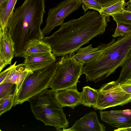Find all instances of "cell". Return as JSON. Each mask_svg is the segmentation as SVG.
<instances>
[{
  "mask_svg": "<svg viewBox=\"0 0 131 131\" xmlns=\"http://www.w3.org/2000/svg\"><path fill=\"white\" fill-rule=\"evenodd\" d=\"M82 89V105L89 107L95 106L98 99V90L87 86L83 87Z\"/></svg>",
  "mask_w": 131,
  "mask_h": 131,
  "instance_id": "17",
  "label": "cell"
},
{
  "mask_svg": "<svg viewBox=\"0 0 131 131\" xmlns=\"http://www.w3.org/2000/svg\"><path fill=\"white\" fill-rule=\"evenodd\" d=\"M85 12L89 9L97 11L99 12L102 8L101 4L96 0H78Z\"/></svg>",
  "mask_w": 131,
  "mask_h": 131,
  "instance_id": "22",
  "label": "cell"
},
{
  "mask_svg": "<svg viewBox=\"0 0 131 131\" xmlns=\"http://www.w3.org/2000/svg\"><path fill=\"white\" fill-rule=\"evenodd\" d=\"M102 4V8L114 4L121 0H96Z\"/></svg>",
  "mask_w": 131,
  "mask_h": 131,
  "instance_id": "28",
  "label": "cell"
},
{
  "mask_svg": "<svg viewBox=\"0 0 131 131\" xmlns=\"http://www.w3.org/2000/svg\"><path fill=\"white\" fill-rule=\"evenodd\" d=\"M84 64L68 55L57 59L49 87L55 91L77 86Z\"/></svg>",
  "mask_w": 131,
  "mask_h": 131,
  "instance_id": "5",
  "label": "cell"
},
{
  "mask_svg": "<svg viewBox=\"0 0 131 131\" xmlns=\"http://www.w3.org/2000/svg\"><path fill=\"white\" fill-rule=\"evenodd\" d=\"M102 121L118 128L131 127V109L99 111Z\"/></svg>",
  "mask_w": 131,
  "mask_h": 131,
  "instance_id": "9",
  "label": "cell"
},
{
  "mask_svg": "<svg viewBox=\"0 0 131 131\" xmlns=\"http://www.w3.org/2000/svg\"><path fill=\"white\" fill-rule=\"evenodd\" d=\"M17 0H8L3 10L0 12V29L7 30L8 20L12 14Z\"/></svg>",
  "mask_w": 131,
  "mask_h": 131,
  "instance_id": "18",
  "label": "cell"
},
{
  "mask_svg": "<svg viewBox=\"0 0 131 131\" xmlns=\"http://www.w3.org/2000/svg\"><path fill=\"white\" fill-rule=\"evenodd\" d=\"M106 127L101 124L94 111L85 114L84 116L75 121L71 128L64 131H105Z\"/></svg>",
  "mask_w": 131,
  "mask_h": 131,
  "instance_id": "10",
  "label": "cell"
},
{
  "mask_svg": "<svg viewBox=\"0 0 131 131\" xmlns=\"http://www.w3.org/2000/svg\"><path fill=\"white\" fill-rule=\"evenodd\" d=\"M8 0H0V12H1Z\"/></svg>",
  "mask_w": 131,
  "mask_h": 131,
  "instance_id": "29",
  "label": "cell"
},
{
  "mask_svg": "<svg viewBox=\"0 0 131 131\" xmlns=\"http://www.w3.org/2000/svg\"><path fill=\"white\" fill-rule=\"evenodd\" d=\"M116 24L117 27L112 37L116 38L131 34V25L121 23Z\"/></svg>",
  "mask_w": 131,
  "mask_h": 131,
  "instance_id": "24",
  "label": "cell"
},
{
  "mask_svg": "<svg viewBox=\"0 0 131 131\" xmlns=\"http://www.w3.org/2000/svg\"><path fill=\"white\" fill-rule=\"evenodd\" d=\"M98 91L96 104L92 107L94 110H102L117 106H123L131 102V94L125 91L116 81L103 84Z\"/></svg>",
  "mask_w": 131,
  "mask_h": 131,
  "instance_id": "7",
  "label": "cell"
},
{
  "mask_svg": "<svg viewBox=\"0 0 131 131\" xmlns=\"http://www.w3.org/2000/svg\"><path fill=\"white\" fill-rule=\"evenodd\" d=\"M45 0H25L14 10L8 21L7 29L14 44V57L21 56L30 41L42 40L41 29L45 13Z\"/></svg>",
  "mask_w": 131,
  "mask_h": 131,
  "instance_id": "2",
  "label": "cell"
},
{
  "mask_svg": "<svg viewBox=\"0 0 131 131\" xmlns=\"http://www.w3.org/2000/svg\"><path fill=\"white\" fill-rule=\"evenodd\" d=\"M110 17L89 11L80 18L64 22L52 35L43 40L51 46L56 56H72L83 45L105 31Z\"/></svg>",
  "mask_w": 131,
  "mask_h": 131,
  "instance_id": "1",
  "label": "cell"
},
{
  "mask_svg": "<svg viewBox=\"0 0 131 131\" xmlns=\"http://www.w3.org/2000/svg\"><path fill=\"white\" fill-rule=\"evenodd\" d=\"M51 52L52 48L49 44L43 40L36 39L30 41L25 52L21 57L25 58L32 55Z\"/></svg>",
  "mask_w": 131,
  "mask_h": 131,
  "instance_id": "16",
  "label": "cell"
},
{
  "mask_svg": "<svg viewBox=\"0 0 131 131\" xmlns=\"http://www.w3.org/2000/svg\"><path fill=\"white\" fill-rule=\"evenodd\" d=\"M12 65H11L8 68L5 70L1 72L0 74V84L3 83L6 78L11 69Z\"/></svg>",
  "mask_w": 131,
  "mask_h": 131,
  "instance_id": "27",
  "label": "cell"
},
{
  "mask_svg": "<svg viewBox=\"0 0 131 131\" xmlns=\"http://www.w3.org/2000/svg\"><path fill=\"white\" fill-rule=\"evenodd\" d=\"M81 5L78 0H64L50 9L45 26L42 30L43 34L48 35L56 27L61 25L66 18L78 9Z\"/></svg>",
  "mask_w": 131,
  "mask_h": 131,
  "instance_id": "8",
  "label": "cell"
},
{
  "mask_svg": "<svg viewBox=\"0 0 131 131\" xmlns=\"http://www.w3.org/2000/svg\"><path fill=\"white\" fill-rule=\"evenodd\" d=\"M126 8H125V9L128 11H131V3L126 4Z\"/></svg>",
  "mask_w": 131,
  "mask_h": 131,
  "instance_id": "31",
  "label": "cell"
},
{
  "mask_svg": "<svg viewBox=\"0 0 131 131\" xmlns=\"http://www.w3.org/2000/svg\"><path fill=\"white\" fill-rule=\"evenodd\" d=\"M114 131H131V127L123 128H118Z\"/></svg>",
  "mask_w": 131,
  "mask_h": 131,
  "instance_id": "30",
  "label": "cell"
},
{
  "mask_svg": "<svg viewBox=\"0 0 131 131\" xmlns=\"http://www.w3.org/2000/svg\"><path fill=\"white\" fill-rule=\"evenodd\" d=\"M116 38L105 44L98 58L83 66L87 81L104 80L124 64L131 52V34Z\"/></svg>",
  "mask_w": 131,
  "mask_h": 131,
  "instance_id": "3",
  "label": "cell"
},
{
  "mask_svg": "<svg viewBox=\"0 0 131 131\" xmlns=\"http://www.w3.org/2000/svg\"><path fill=\"white\" fill-rule=\"evenodd\" d=\"M126 3L125 0H121L114 4L103 8L99 13L105 17L117 14H123L126 6Z\"/></svg>",
  "mask_w": 131,
  "mask_h": 131,
  "instance_id": "19",
  "label": "cell"
},
{
  "mask_svg": "<svg viewBox=\"0 0 131 131\" xmlns=\"http://www.w3.org/2000/svg\"><path fill=\"white\" fill-rule=\"evenodd\" d=\"M31 111L35 118L46 126L54 127L56 130H64L69 122L62 106L56 99L55 91L46 89L30 98Z\"/></svg>",
  "mask_w": 131,
  "mask_h": 131,
  "instance_id": "4",
  "label": "cell"
},
{
  "mask_svg": "<svg viewBox=\"0 0 131 131\" xmlns=\"http://www.w3.org/2000/svg\"><path fill=\"white\" fill-rule=\"evenodd\" d=\"M119 83L121 88L125 91L131 94V78Z\"/></svg>",
  "mask_w": 131,
  "mask_h": 131,
  "instance_id": "26",
  "label": "cell"
},
{
  "mask_svg": "<svg viewBox=\"0 0 131 131\" xmlns=\"http://www.w3.org/2000/svg\"><path fill=\"white\" fill-rule=\"evenodd\" d=\"M57 60L51 65L35 71L27 76L15 96L13 106L28 101L31 97L49 87L56 68Z\"/></svg>",
  "mask_w": 131,
  "mask_h": 131,
  "instance_id": "6",
  "label": "cell"
},
{
  "mask_svg": "<svg viewBox=\"0 0 131 131\" xmlns=\"http://www.w3.org/2000/svg\"><path fill=\"white\" fill-rule=\"evenodd\" d=\"M122 67L119 77L116 81L119 83L131 78V52Z\"/></svg>",
  "mask_w": 131,
  "mask_h": 131,
  "instance_id": "21",
  "label": "cell"
},
{
  "mask_svg": "<svg viewBox=\"0 0 131 131\" xmlns=\"http://www.w3.org/2000/svg\"><path fill=\"white\" fill-rule=\"evenodd\" d=\"M15 90L0 99V116L9 111L13 106L15 96Z\"/></svg>",
  "mask_w": 131,
  "mask_h": 131,
  "instance_id": "20",
  "label": "cell"
},
{
  "mask_svg": "<svg viewBox=\"0 0 131 131\" xmlns=\"http://www.w3.org/2000/svg\"><path fill=\"white\" fill-rule=\"evenodd\" d=\"M56 99L63 107H68L72 109L82 104V92H79L77 86L55 91Z\"/></svg>",
  "mask_w": 131,
  "mask_h": 131,
  "instance_id": "11",
  "label": "cell"
},
{
  "mask_svg": "<svg viewBox=\"0 0 131 131\" xmlns=\"http://www.w3.org/2000/svg\"><path fill=\"white\" fill-rule=\"evenodd\" d=\"M14 84L5 82L0 84V99L15 90L13 87Z\"/></svg>",
  "mask_w": 131,
  "mask_h": 131,
  "instance_id": "25",
  "label": "cell"
},
{
  "mask_svg": "<svg viewBox=\"0 0 131 131\" xmlns=\"http://www.w3.org/2000/svg\"><path fill=\"white\" fill-rule=\"evenodd\" d=\"M16 61L12 64L11 68L3 83H10L15 85L14 91L15 96L20 89L26 77L33 72L31 70L26 68L23 63L16 65Z\"/></svg>",
  "mask_w": 131,
  "mask_h": 131,
  "instance_id": "13",
  "label": "cell"
},
{
  "mask_svg": "<svg viewBox=\"0 0 131 131\" xmlns=\"http://www.w3.org/2000/svg\"><path fill=\"white\" fill-rule=\"evenodd\" d=\"M131 3V0H129V1L126 2V4H128Z\"/></svg>",
  "mask_w": 131,
  "mask_h": 131,
  "instance_id": "32",
  "label": "cell"
},
{
  "mask_svg": "<svg viewBox=\"0 0 131 131\" xmlns=\"http://www.w3.org/2000/svg\"><path fill=\"white\" fill-rule=\"evenodd\" d=\"M105 44L100 45L95 47L91 44L86 47L80 48L77 53L72 56L73 58L82 62L85 64L92 62L96 59L102 53Z\"/></svg>",
  "mask_w": 131,
  "mask_h": 131,
  "instance_id": "15",
  "label": "cell"
},
{
  "mask_svg": "<svg viewBox=\"0 0 131 131\" xmlns=\"http://www.w3.org/2000/svg\"><path fill=\"white\" fill-rule=\"evenodd\" d=\"M56 56L52 52L30 56L25 58V67L32 72L46 68L57 60Z\"/></svg>",
  "mask_w": 131,
  "mask_h": 131,
  "instance_id": "12",
  "label": "cell"
},
{
  "mask_svg": "<svg viewBox=\"0 0 131 131\" xmlns=\"http://www.w3.org/2000/svg\"><path fill=\"white\" fill-rule=\"evenodd\" d=\"M116 23L131 25V11L125 9L124 13L117 14L111 16Z\"/></svg>",
  "mask_w": 131,
  "mask_h": 131,
  "instance_id": "23",
  "label": "cell"
},
{
  "mask_svg": "<svg viewBox=\"0 0 131 131\" xmlns=\"http://www.w3.org/2000/svg\"><path fill=\"white\" fill-rule=\"evenodd\" d=\"M0 61L11 63L14 57V44L7 30L0 29Z\"/></svg>",
  "mask_w": 131,
  "mask_h": 131,
  "instance_id": "14",
  "label": "cell"
}]
</instances>
